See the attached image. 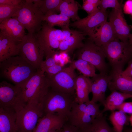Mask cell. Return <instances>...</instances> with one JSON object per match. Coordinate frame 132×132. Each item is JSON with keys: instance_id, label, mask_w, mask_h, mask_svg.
<instances>
[{"instance_id": "cell-7", "label": "cell", "mask_w": 132, "mask_h": 132, "mask_svg": "<svg viewBox=\"0 0 132 132\" xmlns=\"http://www.w3.org/2000/svg\"><path fill=\"white\" fill-rule=\"evenodd\" d=\"M100 106L97 103L90 101L80 104L75 101L68 118V121L79 129L84 128L91 123L102 113Z\"/></svg>"}, {"instance_id": "cell-16", "label": "cell", "mask_w": 132, "mask_h": 132, "mask_svg": "<svg viewBox=\"0 0 132 132\" xmlns=\"http://www.w3.org/2000/svg\"><path fill=\"white\" fill-rule=\"evenodd\" d=\"M67 120V118L65 116L48 113L40 118L32 132H48L60 130Z\"/></svg>"}, {"instance_id": "cell-24", "label": "cell", "mask_w": 132, "mask_h": 132, "mask_svg": "<svg viewBox=\"0 0 132 132\" xmlns=\"http://www.w3.org/2000/svg\"><path fill=\"white\" fill-rule=\"evenodd\" d=\"M79 129V132H114L112 128L109 125L102 113L91 123Z\"/></svg>"}, {"instance_id": "cell-21", "label": "cell", "mask_w": 132, "mask_h": 132, "mask_svg": "<svg viewBox=\"0 0 132 132\" xmlns=\"http://www.w3.org/2000/svg\"><path fill=\"white\" fill-rule=\"evenodd\" d=\"M91 79L83 75L77 76L76 82L75 102L82 104L90 101L89 95L91 92Z\"/></svg>"}, {"instance_id": "cell-8", "label": "cell", "mask_w": 132, "mask_h": 132, "mask_svg": "<svg viewBox=\"0 0 132 132\" xmlns=\"http://www.w3.org/2000/svg\"><path fill=\"white\" fill-rule=\"evenodd\" d=\"M18 55L35 68H40L44 53L35 34H25L19 44Z\"/></svg>"}, {"instance_id": "cell-6", "label": "cell", "mask_w": 132, "mask_h": 132, "mask_svg": "<svg viewBox=\"0 0 132 132\" xmlns=\"http://www.w3.org/2000/svg\"><path fill=\"white\" fill-rule=\"evenodd\" d=\"M49 88L44 71L40 68L38 69L22 88L25 102L26 103L30 101L41 103Z\"/></svg>"}, {"instance_id": "cell-42", "label": "cell", "mask_w": 132, "mask_h": 132, "mask_svg": "<svg viewBox=\"0 0 132 132\" xmlns=\"http://www.w3.org/2000/svg\"><path fill=\"white\" fill-rule=\"evenodd\" d=\"M129 122L131 126L132 127V114L129 117Z\"/></svg>"}, {"instance_id": "cell-11", "label": "cell", "mask_w": 132, "mask_h": 132, "mask_svg": "<svg viewBox=\"0 0 132 132\" xmlns=\"http://www.w3.org/2000/svg\"><path fill=\"white\" fill-rule=\"evenodd\" d=\"M22 88L5 81L0 83V108L13 110L16 113L26 105Z\"/></svg>"}, {"instance_id": "cell-38", "label": "cell", "mask_w": 132, "mask_h": 132, "mask_svg": "<svg viewBox=\"0 0 132 132\" xmlns=\"http://www.w3.org/2000/svg\"><path fill=\"white\" fill-rule=\"evenodd\" d=\"M23 1L22 0H0V4L16 6L22 4Z\"/></svg>"}, {"instance_id": "cell-43", "label": "cell", "mask_w": 132, "mask_h": 132, "mask_svg": "<svg viewBox=\"0 0 132 132\" xmlns=\"http://www.w3.org/2000/svg\"><path fill=\"white\" fill-rule=\"evenodd\" d=\"M61 129L60 130H52L49 131L48 132H60Z\"/></svg>"}, {"instance_id": "cell-34", "label": "cell", "mask_w": 132, "mask_h": 132, "mask_svg": "<svg viewBox=\"0 0 132 132\" xmlns=\"http://www.w3.org/2000/svg\"><path fill=\"white\" fill-rule=\"evenodd\" d=\"M55 55H49L45 56V59L42 62L40 68L44 70L47 68L58 64L55 58Z\"/></svg>"}, {"instance_id": "cell-45", "label": "cell", "mask_w": 132, "mask_h": 132, "mask_svg": "<svg viewBox=\"0 0 132 132\" xmlns=\"http://www.w3.org/2000/svg\"></svg>"}, {"instance_id": "cell-27", "label": "cell", "mask_w": 132, "mask_h": 132, "mask_svg": "<svg viewBox=\"0 0 132 132\" xmlns=\"http://www.w3.org/2000/svg\"><path fill=\"white\" fill-rule=\"evenodd\" d=\"M63 0H38L37 5L44 16L57 14Z\"/></svg>"}, {"instance_id": "cell-29", "label": "cell", "mask_w": 132, "mask_h": 132, "mask_svg": "<svg viewBox=\"0 0 132 132\" xmlns=\"http://www.w3.org/2000/svg\"><path fill=\"white\" fill-rule=\"evenodd\" d=\"M70 18L60 13L51 14L44 16V21L52 27L56 26L61 29L69 27Z\"/></svg>"}, {"instance_id": "cell-40", "label": "cell", "mask_w": 132, "mask_h": 132, "mask_svg": "<svg viewBox=\"0 0 132 132\" xmlns=\"http://www.w3.org/2000/svg\"><path fill=\"white\" fill-rule=\"evenodd\" d=\"M123 132H132V127L131 128H125L123 129Z\"/></svg>"}, {"instance_id": "cell-9", "label": "cell", "mask_w": 132, "mask_h": 132, "mask_svg": "<svg viewBox=\"0 0 132 132\" xmlns=\"http://www.w3.org/2000/svg\"><path fill=\"white\" fill-rule=\"evenodd\" d=\"M75 56L77 59H82L90 63L100 73L108 74V67L102 48L89 38L82 47L77 50Z\"/></svg>"}, {"instance_id": "cell-28", "label": "cell", "mask_w": 132, "mask_h": 132, "mask_svg": "<svg viewBox=\"0 0 132 132\" xmlns=\"http://www.w3.org/2000/svg\"><path fill=\"white\" fill-rule=\"evenodd\" d=\"M75 69H76L84 76L92 77L96 76L95 67L89 62L82 59L73 61L70 65Z\"/></svg>"}, {"instance_id": "cell-44", "label": "cell", "mask_w": 132, "mask_h": 132, "mask_svg": "<svg viewBox=\"0 0 132 132\" xmlns=\"http://www.w3.org/2000/svg\"><path fill=\"white\" fill-rule=\"evenodd\" d=\"M130 44L132 45V44Z\"/></svg>"}, {"instance_id": "cell-25", "label": "cell", "mask_w": 132, "mask_h": 132, "mask_svg": "<svg viewBox=\"0 0 132 132\" xmlns=\"http://www.w3.org/2000/svg\"><path fill=\"white\" fill-rule=\"evenodd\" d=\"M129 116L122 111H111L109 120L113 126L114 132H123L125 126L129 122Z\"/></svg>"}, {"instance_id": "cell-41", "label": "cell", "mask_w": 132, "mask_h": 132, "mask_svg": "<svg viewBox=\"0 0 132 132\" xmlns=\"http://www.w3.org/2000/svg\"><path fill=\"white\" fill-rule=\"evenodd\" d=\"M129 42L130 44H132V34H131L129 40Z\"/></svg>"}, {"instance_id": "cell-36", "label": "cell", "mask_w": 132, "mask_h": 132, "mask_svg": "<svg viewBox=\"0 0 132 132\" xmlns=\"http://www.w3.org/2000/svg\"><path fill=\"white\" fill-rule=\"evenodd\" d=\"M79 129L70 123L68 120L61 129L60 132H79Z\"/></svg>"}, {"instance_id": "cell-12", "label": "cell", "mask_w": 132, "mask_h": 132, "mask_svg": "<svg viewBox=\"0 0 132 132\" xmlns=\"http://www.w3.org/2000/svg\"><path fill=\"white\" fill-rule=\"evenodd\" d=\"M72 66L65 67L61 71L48 79L53 90L76 97V82L77 76Z\"/></svg>"}, {"instance_id": "cell-23", "label": "cell", "mask_w": 132, "mask_h": 132, "mask_svg": "<svg viewBox=\"0 0 132 132\" xmlns=\"http://www.w3.org/2000/svg\"><path fill=\"white\" fill-rule=\"evenodd\" d=\"M132 98V94H127L116 90L111 93L105 99L103 105L104 108L101 111L103 113L107 111H111L116 110L126 99Z\"/></svg>"}, {"instance_id": "cell-26", "label": "cell", "mask_w": 132, "mask_h": 132, "mask_svg": "<svg viewBox=\"0 0 132 132\" xmlns=\"http://www.w3.org/2000/svg\"><path fill=\"white\" fill-rule=\"evenodd\" d=\"M79 5L74 0H63L59 8L60 13L65 15L75 22L80 18L78 15Z\"/></svg>"}, {"instance_id": "cell-3", "label": "cell", "mask_w": 132, "mask_h": 132, "mask_svg": "<svg viewBox=\"0 0 132 132\" xmlns=\"http://www.w3.org/2000/svg\"><path fill=\"white\" fill-rule=\"evenodd\" d=\"M101 47L111 70L123 71L125 64L132 60V46L129 42L116 39Z\"/></svg>"}, {"instance_id": "cell-5", "label": "cell", "mask_w": 132, "mask_h": 132, "mask_svg": "<svg viewBox=\"0 0 132 132\" xmlns=\"http://www.w3.org/2000/svg\"><path fill=\"white\" fill-rule=\"evenodd\" d=\"M44 17L33 0H23L21 8L12 16L18 20L28 33L33 34L37 33L41 29Z\"/></svg>"}, {"instance_id": "cell-2", "label": "cell", "mask_w": 132, "mask_h": 132, "mask_svg": "<svg viewBox=\"0 0 132 132\" xmlns=\"http://www.w3.org/2000/svg\"><path fill=\"white\" fill-rule=\"evenodd\" d=\"M75 30L71 29L69 27L57 29L44 21L41 29L35 35L45 56L59 52L60 44L68 39Z\"/></svg>"}, {"instance_id": "cell-33", "label": "cell", "mask_w": 132, "mask_h": 132, "mask_svg": "<svg viewBox=\"0 0 132 132\" xmlns=\"http://www.w3.org/2000/svg\"><path fill=\"white\" fill-rule=\"evenodd\" d=\"M65 67L58 64L45 69V74L47 77L54 76L62 71Z\"/></svg>"}, {"instance_id": "cell-22", "label": "cell", "mask_w": 132, "mask_h": 132, "mask_svg": "<svg viewBox=\"0 0 132 132\" xmlns=\"http://www.w3.org/2000/svg\"><path fill=\"white\" fill-rule=\"evenodd\" d=\"M16 112L0 108V132H17Z\"/></svg>"}, {"instance_id": "cell-15", "label": "cell", "mask_w": 132, "mask_h": 132, "mask_svg": "<svg viewBox=\"0 0 132 132\" xmlns=\"http://www.w3.org/2000/svg\"><path fill=\"white\" fill-rule=\"evenodd\" d=\"M111 77L108 74L99 73L91 79V92L92 96L91 100L94 103L99 102L103 106L105 100V92Z\"/></svg>"}, {"instance_id": "cell-19", "label": "cell", "mask_w": 132, "mask_h": 132, "mask_svg": "<svg viewBox=\"0 0 132 132\" xmlns=\"http://www.w3.org/2000/svg\"><path fill=\"white\" fill-rule=\"evenodd\" d=\"M89 38L100 46L118 39L111 23L107 21L96 29Z\"/></svg>"}, {"instance_id": "cell-20", "label": "cell", "mask_w": 132, "mask_h": 132, "mask_svg": "<svg viewBox=\"0 0 132 132\" xmlns=\"http://www.w3.org/2000/svg\"><path fill=\"white\" fill-rule=\"evenodd\" d=\"M20 42L0 32V62L18 55Z\"/></svg>"}, {"instance_id": "cell-10", "label": "cell", "mask_w": 132, "mask_h": 132, "mask_svg": "<svg viewBox=\"0 0 132 132\" xmlns=\"http://www.w3.org/2000/svg\"><path fill=\"white\" fill-rule=\"evenodd\" d=\"M43 115L41 103L30 101L16 113L17 132H32Z\"/></svg>"}, {"instance_id": "cell-32", "label": "cell", "mask_w": 132, "mask_h": 132, "mask_svg": "<svg viewBox=\"0 0 132 132\" xmlns=\"http://www.w3.org/2000/svg\"><path fill=\"white\" fill-rule=\"evenodd\" d=\"M121 7V4L117 0H101L98 7L99 9L104 10H106L109 8L117 9Z\"/></svg>"}, {"instance_id": "cell-4", "label": "cell", "mask_w": 132, "mask_h": 132, "mask_svg": "<svg viewBox=\"0 0 132 132\" xmlns=\"http://www.w3.org/2000/svg\"><path fill=\"white\" fill-rule=\"evenodd\" d=\"M75 98L74 96L49 89L41 102L43 116L51 113L68 118Z\"/></svg>"}, {"instance_id": "cell-31", "label": "cell", "mask_w": 132, "mask_h": 132, "mask_svg": "<svg viewBox=\"0 0 132 132\" xmlns=\"http://www.w3.org/2000/svg\"><path fill=\"white\" fill-rule=\"evenodd\" d=\"M101 0H83L82 9L90 15L97 11Z\"/></svg>"}, {"instance_id": "cell-13", "label": "cell", "mask_w": 132, "mask_h": 132, "mask_svg": "<svg viewBox=\"0 0 132 132\" xmlns=\"http://www.w3.org/2000/svg\"><path fill=\"white\" fill-rule=\"evenodd\" d=\"M108 16L106 10L99 8L94 13L70 23V26L77 28L89 37L96 29L107 21Z\"/></svg>"}, {"instance_id": "cell-17", "label": "cell", "mask_w": 132, "mask_h": 132, "mask_svg": "<svg viewBox=\"0 0 132 132\" xmlns=\"http://www.w3.org/2000/svg\"><path fill=\"white\" fill-rule=\"evenodd\" d=\"M123 71L111 70L108 87L111 91L116 90L132 94V77L123 76Z\"/></svg>"}, {"instance_id": "cell-30", "label": "cell", "mask_w": 132, "mask_h": 132, "mask_svg": "<svg viewBox=\"0 0 132 132\" xmlns=\"http://www.w3.org/2000/svg\"><path fill=\"white\" fill-rule=\"evenodd\" d=\"M22 4L12 6L0 4V23L12 17L13 15L21 8Z\"/></svg>"}, {"instance_id": "cell-18", "label": "cell", "mask_w": 132, "mask_h": 132, "mask_svg": "<svg viewBox=\"0 0 132 132\" xmlns=\"http://www.w3.org/2000/svg\"><path fill=\"white\" fill-rule=\"evenodd\" d=\"M0 32L19 41L25 35L24 26L16 18L11 17L0 23Z\"/></svg>"}, {"instance_id": "cell-1", "label": "cell", "mask_w": 132, "mask_h": 132, "mask_svg": "<svg viewBox=\"0 0 132 132\" xmlns=\"http://www.w3.org/2000/svg\"><path fill=\"white\" fill-rule=\"evenodd\" d=\"M0 66L1 75L21 88L37 70L18 55L0 62Z\"/></svg>"}, {"instance_id": "cell-39", "label": "cell", "mask_w": 132, "mask_h": 132, "mask_svg": "<svg viewBox=\"0 0 132 132\" xmlns=\"http://www.w3.org/2000/svg\"><path fill=\"white\" fill-rule=\"evenodd\" d=\"M122 74L123 76L125 77H132V69L123 71L122 72Z\"/></svg>"}, {"instance_id": "cell-14", "label": "cell", "mask_w": 132, "mask_h": 132, "mask_svg": "<svg viewBox=\"0 0 132 132\" xmlns=\"http://www.w3.org/2000/svg\"><path fill=\"white\" fill-rule=\"evenodd\" d=\"M111 23L118 39L124 42H129L131 34L130 29L124 17L122 7L112 9L109 16Z\"/></svg>"}, {"instance_id": "cell-35", "label": "cell", "mask_w": 132, "mask_h": 132, "mask_svg": "<svg viewBox=\"0 0 132 132\" xmlns=\"http://www.w3.org/2000/svg\"><path fill=\"white\" fill-rule=\"evenodd\" d=\"M116 110L122 111L126 114H132V101L124 102L117 108Z\"/></svg>"}, {"instance_id": "cell-37", "label": "cell", "mask_w": 132, "mask_h": 132, "mask_svg": "<svg viewBox=\"0 0 132 132\" xmlns=\"http://www.w3.org/2000/svg\"><path fill=\"white\" fill-rule=\"evenodd\" d=\"M124 12L132 16V0H128L125 2L123 7Z\"/></svg>"}]
</instances>
